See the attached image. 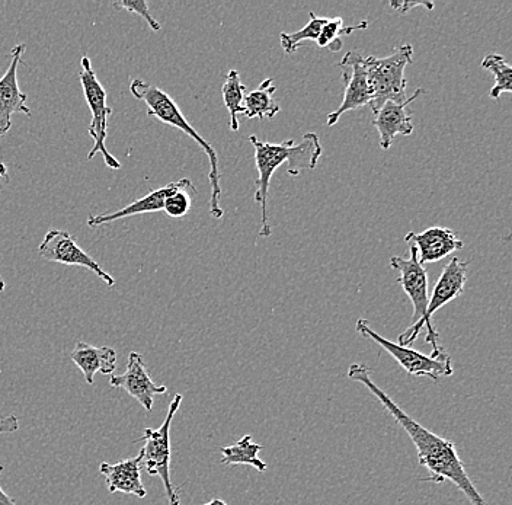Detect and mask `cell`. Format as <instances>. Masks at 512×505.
I'll list each match as a JSON object with an SVG mask.
<instances>
[{"label":"cell","instance_id":"cell-19","mask_svg":"<svg viewBox=\"0 0 512 505\" xmlns=\"http://www.w3.org/2000/svg\"><path fill=\"white\" fill-rule=\"evenodd\" d=\"M275 92H277V88L272 85V78L265 79L258 89L248 92L243 101L246 117L258 118V120L275 118V115L281 111L280 104L275 101Z\"/></svg>","mask_w":512,"mask_h":505},{"label":"cell","instance_id":"cell-3","mask_svg":"<svg viewBox=\"0 0 512 505\" xmlns=\"http://www.w3.org/2000/svg\"><path fill=\"white\" fill-rule=\"evenodd\" d=\"M130 92L134 98L146 102L147 114L150 117H155L163 124L181 130L206 152L208 162H210V174H208L211 187L210 214L214 219H222L224 216L222 206H220L222 187H220L219 156H217L216 149L203 136L198 134V131L188 123L187 117L181 113L174 99L158 86L144 82L142 79H134L130 83Z\"/></svg>","mask_w":512,"mask_h":505},{"label":"cell","instance_id":"cell-32","mask_svg":"<svg viewBox=\"0 0 512 505\" xmlns=\"http://www.w3.org/2000/svg\"><path fill=\"white\" fill-rule=\"evenodd\" d=\"M6 289V283H5V280H3V277L0 276V293L3 292V290Z\"/></svg>","mask_w":512,"mask_h":505},{"label":"cell","instance_id":"cell-30","mask_svg":"<svg viewBox=\"0 0 512 505\" xmlns=\"http://www.w3.org/2000/svg\"><path fill=\"white\" fill-rule=\"evenodd\" d=\"M9 181L8 168H6L5 163L0 162V180Z\"/></svg>","mask_w":512,"mask_h":505},{"label":"cell","instance_id":"cell-23","mask_svg":"<svg viewBox=\"0 0 512 505\" xmlns=\"http://www.w3.org/2000/svg\"><path fill=\"white\" fill-rule=\"evenodd\" d=\"M482 69L488 70L495 76L494 88L489 91V97L498 99L501 94L512 92V67L501 54H488L482 60Z\"/></svg>","mask_w":512,"mask_h":505},{"label":"cell","instance_id":"cell-24","mask_svg":"<svg viewBox=\"0 0 512 505\" xmlns=\"http://www.w3.org/2000/svg\"><path fill=\"white\" fill-rule=\"evenodd\" d=\"M326 19L328 18L318 17V15H315V12H310V21L307 22L306 27H303L302 30L290 34L281 33L280 43L284 53L293 54L294 51L302 46L303 41H315L316 43Z\"/></svg>","mask_w":512,"mask_h":505},{"label":"cell","instance_id":"cell-2","mask_svg":"<svg viewBox=\"0 0 512 505\" xmlns=\"http://www.w3.org/2000/svg\"><path fill=\"white\" fill-rule=\"evenodd\" d=\"M255 149V166L258 171L256 178L255 203L261 206V230L259 238H270L271 225L268 219V194L270 184L277 169L288 162L287 172L293 177H299L306 169H315L322 156L323 147L320 145L318 134H304L300 143L286 140L283 143L261 142L256 136L249 137Z\"/></svg>","mask_w":512,"mask_h":505},{"label":"cell","instance_id":"cell-13","mask_svg":"<svg viewBox=\"0 0 512 505\" xmlns=\"http://www.w3.org/2000/svg\"><path fill=\"white\" fill-rule=\"evenodd\" d=\"M411 257L408 260L402 257L390 258V268L398 270L400 276L398 283L403 287V292L411 299L414 305L415 322L421 321L428 308V274L424 265L418 260V249L414 245L409 248Z\"/></svg>","mask_w":512,"mask_h":505},{"label":"cell","instance_id":"cell-8","mask_svg":"<svg viewBox=\"0 0 512 505\" xmlns=\"http://www.w3.org/2000/svg\"><path fill=\"white\" fill-rule=\"evenodd\" d=\"M358 334L373 343L379 344L384 351L390 354L408 375L415 377H430L434 382H440L441 377L453 375V360L450 354L446 353L441 357L425 356L414 348L400 347V345L386 340L382 335L374 331L373 326L366 319H358Z\"/></svg>","mask_w":512,"mask_h":505},{"label":"cell","instance_id":"cell-14","mask_svg":"<svg viewBox=\"0 0 512 505\" xmlns=\"http://www.w3.org/2000/svg\"><path fill=\"white\" fill-rule=\"evenodd\" d=\"M424 92L422 88L416 89L414 95L403 104L389 101L373 114V126L379 131L380 147L384 152L392 147L396 136H411L414 133V111L409 110V104Z\"/></svg>","mask_w":512,"mask_h":505},{"label":"cell","instance_id":"cell-29","mask_svg":"<svg viewBox=\"0 0 512 505\" xmlns=\"http://www.w3.org/2000/svg\"><path fill=\"white\" fill-rule=\"evenodd\" d=\"M3 466H0V476L3 473ZM0 505H16L14 498L9 497L5 491H3L2 485H0Z\"/></svg>","mask_w":512,"mask_h":505},{"label":"cell","instance_id":"cell-10","mask_svg":"<svg viewBox=\"0 0 512 505\" xmlns=\"http://www.w3.org/2000/svg\"><path fill=\"white\" fill-rule=\"evenodd\" d=\"M342 69V81L345 83V94L338 110L328 115L326 126L334 127L339 118L348 111L368 107L373 95L368 85L366 57L361 56L357 51H350L342 57L339 62Z\"/></svg>","mask_w":512,"mask_h":505},{"label":"cell","instance_id":"cell-7","mask_svg":"<svg viewBox=\"0 0 512 505\" xmlns=\"http://www.w3.org/2000/svg\"><path fill=\"white\" fill-rule=\"evenodd\" d=\"M79 81L82 83L83 95H85L86 104L92 113V120L89 123L88 131L94 139L95 145L88 153V161H92L98 153L104 158L105 165L111 169H121V163L108 152L105 142L108 137V118L112 114V108L107 105V91L96 78L91 59L83 56L80 60Z\"/></svg>","mask_w":512,"mask_h":505},{"label":"cell","instance_id":"cell-26","mask_svg":"<svg viewBox=\"0 0 512 505\" xmlns=\"http://www.w3.org/2000/svg\"><path fill=\"white\" fill-rule=\"evenodd\" d=\"M114 8L117 9H126V11L131 12V14H137L139 17H142L144 21L149 24V27L152 28L153 31H160L162 27L155 18L152 17V14L149 12V3L144 2V0H121V2H115Z\"/></svg>","mask_w":512,"mask_h":505},{"label":"cell","instance_id":"cell-9","mask_svg":"<svg viewBox=\"0 0 512 505\" xmlns=\"http://www.w3.org/2000/svg\"><path fill=\"white\" fill-rule=\"evenodd\" d=\"M38 254L43 260L69 265V267L86 268L101 278L108 287L115 286V278L102 270L101 265L91 255L86 254L66 230H48L38 248Z\"/></svg>","mask_w":512,"mask_h":505},{"label":"cell","instance_id":"cell-25","mask_svg":"<svg viewBox=\"0 0 512 505\" xmlns=\"http://www.w3.org/2000/svg\"><path fill=\"white\" fill-rule=\"evenodd\" d=\"M192 193H197V190L191 180H188L184 187L179 188L178 191L166 198L163 212L172 219H181V217L187 216L192 206Z\"/></svg>","mask_w":512,"mask_h":505},{"label":"cell","instance_id":"cell-21","mask_svg":"<svg viewBox=\"0 0 512 505\" xmlns=\"http://www.w3.org/2000/svg\"><path fill=\"white\" fill-rule=\"evenodd\" d=\"M222 94L224 105H226L230 115V130L238 131L240 127L239 115H245L243 101H245L246 94H248V88L243 85L238 70L232 69L227 73L226 81L223 83Z\"/></svg>","mask_w":512,"mask_h":505},{"label":"cell","instance_id":"cell-4","mask_svg":"<svg viewBox=\"0 0 512 505\" xmlns=\"http://www.w3.org/2000/svg\"><path fill=\"white\" fill-rule=\"evenodd\" d=\"M467 267H469V262L460 261L457 257L451 258L446 268H444L443 274L438 278L437 284H435L431 299L428 300V308L424 318L421 321L414 322L403 334L399 335L398 345L400 347H409V345L414 344L425 326L427 328L425 343L431 344V356L441 357L447 353L438 344V332L432 324V316L435 315L437 310L444 308L447 303L457 299L463 293L467 281Z\"/></svg>","mask_w":512,"mask_h":505},{"label":"cell","instance_id":"cell-27","mask_svg":"<svg viewBox=\"0 0 512 505\" xmlns=\"http://www.w3.org/2000/svg\"><path fill=\"white\" fill-rule=\"evenodd\" d=\"M390 6H392L395 11H398L399 14H409L411 9L414 8H425L428 12H431L434 9V3L432 2H390Z\"/></svg>","mask_w":512,"mask_h":505},{"label":"cell","instance_id":"cell-15","mask_svg":"<svg viewBox=\"0 0 512 505\" xmlns=\"http://www.w3.org/2000/svg\"><path fill=\"white\" fill-rule=\"evenodd\" d=\"M405 242L418 249V260L422 265L444 260L464 246L457 238V233L447 228H430L421 233L409 232Z\"/></svg>","mask_w":512,"mask_h":505},{"label":"cell","instance_id":"cell-22","mask_svg":"<svg viewBox=\"0 0 512 505\" xmlns=\"http://www.w3.org/2000/svg\"><path fill=\"white\" fill-rule=\"evenodd\" d=\"M368 22L363 21L358 25H350V27H345L344 19L342 18H332L326 19L325 25H323L322 30H320L318 41L319 49H328L332 51V53H336L342 49V37H347V35H351L357 33V31L367 30Z\"/></svg>","mask_w":512,"mask_h":505},{"label":"cell","instance_id":"cell-12","mask_svg":"<svg viewBox=\"0 0 512 505\" xmlns=\"http://www.w3.org/2000/svg\"><path fill=\"white\" fill-rule=\"evenodd\" d=\"M27 46L18 44L11 51V63L0 78V136H5L12 127V115L25 114L30 117L28 95L19 89L18 69Z\"/></svg>","mask_w":512,"mask_h":505},{"label":"cell","instance_id":"cell-16","mask_svg":"<svg viewBox=\"0 0 512 505\" xmlns=\"http://www.w3.org/2000/svg\"><path fill=\"white\" fill-rule=\"evenodd\" d=\"M187 181L188 178H184V180L181 181L171 182V184L160 187L158 190H153L152 193L147 194V196L133 201V203L128 204L124 209L115 210V212L107 214H98V216H91L88 219L89 228H98V226L118 222V220L126 219V217L139 216V214L163 212L166 198L174 194L175 191H178L179 188L184 187Z\"/></svg>","mask_w":512,"mask_h":505},{"label":"cell","instance_id":"cell-20","mask_svg":"<svg viewBox=\"0 0 512 505\" xmlns=\"http://www.w3.org/2000/svg\"><path fill=\"white\" fill-rule=\"evenodd\" d=\"M264 447L255 443L252 436L242 437L232 446L222 447V463L226 466H251L258 472H265L268 469L267 463L259 459V453Z\"/></svg>","mask_w":512,"mask_h":505},{"label":"cell","instance_id":"cell-18","mask_svg":"<svg viewBox=\"0 0 512 505\" xmlns=\"http://www.w3.org/2000/svg\"><path fill=\"white\" fill-rule=\"evenodd\" d=\"M70 360L82 370L88 385H94L96 373L112 375L117 369V353L111 347H94L78 341L75 350L70 353Z\"/></svg>","mask_w":512,"mask_h":505},{"label":"cell","instance_id":"cell-1","mask_svg":"<svg viewBox=\"0 0 512 505\" xmlns=\"http://www.w3.org/2000/svg\"><path fill=\"white\" fill-rule=\"evenodd\" d=\"M370 373L371 370L366 364H351L348 369V377L354 382L366 386L368 391L379 399L383 408L395 418L396 423L402 425L403 430L411 437L416 452H418L419 465L424 466L430 472L428 481L434 482V484L450 481L466 495L467 500L473 505H488L485 498L480 495L478 488L470 481L454 441L443 439L425 428L424 425L416 423L414 418L409 417L383 389L373 382Z\"/></svg>","mask_w":512,"mask_h":505},{"label":"cell","instance_id":"cell-5","mask_svg":"<svg viewBox=\"0 0 512 505\" xmlns=\"http://www.w3.org/2000/svg\"><path fill=\"white\" fill-rule=\"evenodd\" d=\"M412 62H414V47L411 44L398 47L390 56L383 59L366 57L368 85L373 95L368 107L373 114L386 102L403 104L408 99L406 98L408 81L405 78V70L412 65Z\"/></svg>","mask_w":512,"mask_h":505},{"label":"cell","instance_id":"cell-11","mask_svg":"<svg viewBox=\"0 0 512 505\" xmlns=\"http://www.w3.org/2000/svg\"><path fill=\"white\" fill-rule=\"evenodd\" d=\"M110 385L115 389H123L131 398L136 399L147 412L152 411L156 395H165L168 388L153 382L149 375L144 357L140 353H130L124 375H112Z\"/></svg>","mask_w":512,"mask_h":505},{"label":"cell","instance_id":"cell-31","mask_svg":"<svg viewBox=\"0 0 512 505\" xmlns=\"http://www.w3.org/2000/svg\"><path fill=\"white\" fill-rule=\"evenodd\" d=\"M203 505H227L223 500H211L210 503Z\"/></svg>","mask_w":512,"mask_h":505},{"label":"cell","instance_id":"cell-28","mask_svg":"<svg viewBox=\"0 0 512 505\" xmlns=\"http://www.w3.org/2000/svg\"><path fill=\"white\" fill-rule=\"evenodd\" d=\"M19 428V420L16 415H9V417L3 418L0 421V436L6 433H15Z\"/></svg>","mask_w":512,"mask_h":505},{"label":"cell","instance_id":"cell-6","mask_svg":"<svg viewBox=\"0 0 512 505\" xmlns=\"http://www.w3.org/2000/svg\"><path fill=\"white\" fill-rule=\"evenodd\" d=\"M181 402V393H176L163 424L159 428H146L142 439L137 440L144 443L139 453L142 468L150 476H159L162 479L169 505H181L178 489L174 487L171 479V425Z\"/></svg>","mask_w":512,"mask_h":505},{"label":"cell","instance_id":"cell-17","mask_svg":"<svg viewBox=\"0 0 512 505\" xmlns=\"http://www.w3.org/2000/svg\"><path fill=\"white\" fill-rule=\"evenodd\" d=\"M99 472L105 476V482L111 494L121 492V494L136 495L137 498L146 497L147 489L142 481V459L139 455L121 460L114 465L107 462L101 463Z\"/></svg>","mask_w":512,"mask_h":505}]
</instances>
